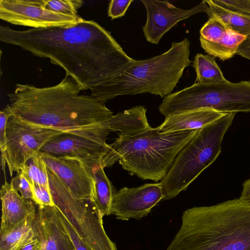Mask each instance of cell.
<instances>
[{
	"label": "cell",
	"instance_id": "cell-11",
	"mask_svg": "<svg viewBox=\"0 0 250 250\" xmlns=\"http://www.w3.org/2000/svg\"><path fill=\"white\" fill-rule=\"evenodd\" d=\"M146 11L143 30L146 41L158 44L163 36L178 22L201 12L209 14V8L203 0L189 9L176 7L167 0H141Z\"/></svg>",
	"mask_w": 250,
	"mask_h": 250
},
{
	"label": "cell",
	"instance_id": "cell-29",
	"mask_svg": "<svg viewBox=\"0 0 250 250\" xmlns=\"http://www.w3.org/2000/svg\"><path fill=\"white\" fill-rule=\"evenodd\" d=\"M57 209L60 218L65 230L72 240L76 250H92V249L79 236L65 216L57 208Z\"/></svg>",
	"mask_w": 250,
	"mask_h": 250
},
{
	"label": "cell",
	"instance_id": "cell-1",
	"mask_svg": "<svg viewBox=\"0 0 250 250\" xmlns=\"http://www.w3.org/2000/svg\"><path fill=\"white\" fill-rule=\"evenodd\" d=\"M0 41L49 59L98 100L105 84L136 61L110 32L83 18L72 25L48 28L18 30L0 25Z\"/></svg>",
	"mask_w": 250,
	"mask_h": 250
},
{
	"label": "cell",
	"instance_id": "cell-28",
	"mask_svg": "<svg viewBox=\"0 0 250 250\" xmlns=\"http://www.w3.org/2000/svg\"><path fill=\"white\" fill-rule=\"evenodd\" d=\"M33 195L32 200L38 206H55L50 189L37 184L30 186Z\"/></svg>",
	"mask_w": 250,
	"mask_h": 250
},
{
	"label": "cell",
	"instance_id": "cell-27",
	"mask_svg": "<svg viewBox=\"0 0 250 250\" xmlns=\"http://www.w3.org/2000/svg\"><path fill=\"white\" fill-rule=\"evenodd\" d=\"M215 5L229 11L250 17V0H211Z\"/></svg>",
	"mask_w": 250,
	"mask_h": 250
},
{
	"label": "cell",
	"instance_id": "cell-24",
	"mask_svg": "<svg viewBox=\"0 0 250 250\" xmlns=\"http://www.w3.org/2000/svg\"><path fill=\"white\" fill-rule=\"evenodd\" d=\"M21 171L30 186L37 184L50 189L47 166L40 153L28 160Z\"/></svg>",
	"mask_w": 250,
	"mask_h": 250
},
{
	"label": "cell",
	"instance_id": "cell-23",
	"mask_svg": "<svg viewBox=\"0 0 250 250\" xmlns=\"http://www.w3.org/2000/svg\"><path fill=\"white\" fill-rule=\"evenodd\" d=\"M192 62L196 73V83H212L226 80L214 57L198 53Z\"/></svg>",
	"mask_w": 250,
	"mask_h": 250
},
{
	"label": "cell",
	"instance_id": "cell-22",
	"mask_svg": "<svg viewBox=\"0 0 250 250\" xmlns=\"http://www.w3.org/2000/svg\"><path fill=\"white\" fill-rule=\"evenodd\" d=\"M246 39V37L229 30L228 34L218 42H200L201 47L206 52L223 61L236 55L238 47Z\"/></svg>",
	"mask_w": 250,
	"mask_h": 250
},
{
	"label": "cell",
	"instance_id": "cell-25",
	"mask_svg": "<svg viewBox=\"0 0 250 250\" xmlns=\"http://www.w3.org/2000/svg\"><path fill=\"white\" fill-rule=\"evenodd\" d=\"M225 25L215 17H209L208 20L200 30V41L216 42L223 39L229 33Z\"/></svg>",
	"mask_w": 250,
	"mask_h": 250
},
{
	"label": "cell",
	"instance_id": "cell-2",
	"mask_svg": "<svg viewBox=\"0 0 250 250\" xmlns=\"http://www.w3.org/2000/svg\"><path fill=\"white\" fill-rule=\"evenodd\" d=\"M82 91L78 82L66 74L53 86L17 84L7 94L8 104L24 121L106 145L113 112L91 95L81 94Z\"/></svg>",
	"mask_w": 250,
	"mask_h": 250
},
{
	"label": "cell",
	"instance_id": "cell-10",
	"mask_svg": "<svg viewBox=\"0 0 250 250\" xmlns=\"http://www.w3.org/2000/svg\"><path fill=\"white\" fill-rule=\"evenodd\" d=\"M0 19L14 25L42 29L72 25L82 18L51 11L43 0H0Z\"/></svg>",
	"mask_w": 250,
	"mask_h": 250
},
{
	"label": "cell",
	"instance_id": "cell-35",
	"mask_svg": "<svg viewBox=\"0 0 250 250\" xmlns=\"http://www.w3.org/2000/svg\"><path fill=\"white\" fill-rule=\"evenodd\" d=\"M240 197L250 202V178L243 183V190Z\"/></svg>",
	"mask_w": 250,
	"mask_h": 250
},
{
	"label": "cell",
	"instance_id": "cell-18",
	"mask_svg": "<svg viewBox=\"0 0 250 250\" xmlns=\"http://www.w3.org/2000/svg\"><path fill=\"white\" fill-rule=\"evenodd\" d=\"M146 109L138 105L113 115L109 121L111 132L119 131L120 134L133 136L151 128L148 124Z\"/></svg>",
	"mask_w": 250,
	"mask_h": 250
},
{
	"label": "cell",
	"instance_id": "cell-31",
	"mask_svg": "<svg viewBox=\"0 0 250 250\" xmlns=\"http://www.w3.org/2000/svg\"><path fill=\"white\" fill-rule=\"evenodd\" d=\"M133 0H111L108 5V16L112 20L124 16Z\"/></svg>",
	"mask_w": 250,
	"mask_h": 250
},
{
	"label": "cell",
	"instance_id": "cell-14",
	"mask_svg": "<svg viewBox=\"0 0 250 250\" xmlns=\"http://www.w3.org/2000/svg\"><path fill=\"white\" fill-rule=\"evenodd\" d=\"M109 148L83 137L62 132L54 136L41 149L40 152L56 157H69L82 161L93 167L101 165Z\"/></svg>",
	"mask_w": 250,
	"mask_h": 250
},
{
	"label": "cell",
	"instance_id": "cell-33",
	"mask_svg": "<svg viewBox=\"0 0 250 250\" xmlns=\"http://www.w3.org/2000/svg\"><path fill=\"white\" fill-rule=\"evenodd\" d=\"M236 54L250 60V39H246L239 45Z\"/></svg>",
	"mask_w": 250,
	"mask_h": 250
},
{
	"label": "cell",
	"instance_id": "cell-19",
	"mask_svg": "<svg viewBox=\"0 0 250 250\" xmlns=\"http://www.w3.org/2000/svg\"><path fill=\"white\" fill-rule=\"evenodd\" d=\"M36 213L35 208L16 228L0 235V250H17L36 237L34 228Z\"/></svg>",
	"mask_w": 250,
	"mask_h": 250
},
{
	"label": "cell",
	"instance_id": "cell-15",
	"mask_svg": "<svg viewBox=\"0 0 250 250\" xmlns=\"http://www.w3.org/2000/svg\"><path fill=\"white\" fill-rule=\"evenodd\" d=\"M34 228L42 250H76L55 206H38Z\"/></svg>",
	"mask_w": 250,
	"mask_h": 250
},
{
	"label": "cell",
	"instance_id": "cell-7",
	"mask_svg": "<svg viewBox=\"0 0 250 250\" xmlns=\"http://www.w3.org/2000/svg\"><path fill=\"white\" fill-rule=\"evenodd\" d=\"M208 108L229 113L250 112V81L195 83L163 98L158 109L166 117Z\"/></svg>",
	"mask_w": 250,
	"mask_h": 250
},
{
	"label": "cell",
	"instance_id": "cell-20",
	"mask_svg": "<svg viewBox=\"0 0 250 250\" xmlns=\"http://www.w3.org/2000/svg\"><path fill=\"white\" fill-rule=\"evenodd\" d=\"M93 171L95 180L93 201L103 217L110 214L112 199L116 190L101 165L94 167Z\"/></svg>",
	"mask_w": 250,
	"mask_h": 250
},
{
	"label": "cell",
	"instance_id": "cell-30",
	"mask_svg": "<svg viewBox=\"0 0 250 250\" xmlns=\"http://www.w3.org/2000/svg\"><path fill=\"white\" fill-rule=\"evenodd\" d=\"M10 184L21 197L26 200L33 199V195L30 184L21 171L17 172V175L13 178Z\"/></svg>",
	"mask_w": 250,
	"mask_h": 250
},
{
	"label": "cell",
	"instance_id": "cell-8",
	"mask_svg": "<svg viewBox=\"0 0 250 250\" xmlns=\"http://www.w3.org/2000/svg\"><path fill=\"white\" fill-rule=\"evenodd\" d=\"M47 172L55 206L79 236L92 250H117L104 230L103 216L94 202L76 197L55 173L48 168Z\"/></svg>",
	"mask_w": 250,
	"mask_h": 250
},
{
	"label": "cell",
	"instance_id": "cell-9",
	"mask_svg": "<svg viewBox=\"0 0 250 250\" xmlns=\"http://www.w3.org/2000/svg\"><path fill=\"white\" fill-rule=\"evenodd\" d=\"M11 113L6 126L5 150L1 153L2 169L5 171L6 164L11 176L14 172L20 171L28 160L38 155L54 136L62 132L29 123Z\"/></svg>",
	"mask_w": 250,
	"mask_h": 250
},
{
	"label": "cell",
	"instance_id": "cell-3",
	"mask_svg": "<svg viewBox=\"0 0 250 250\" xmlns=\"http://www.w3.org/2000/svg\"><path fill=\"white\" fill-rule=\"evenodd\" d=\"M166 250H250V202L241 198L186 210Z\"/></svg>",
	"mask_w": 250,
	"mask_h": 250
},
{
	"label": "cell",
	"instance_id": "cell-26",
	"mask_svg": "<svg viewBox=\"0 0 250 250\" xmlns=\"http://www.w3.org/2000/svg\"><path fill=\"white\" fill-rule=\"evenodd\" d=\"M45 7L54 12L76 16L83 1L80 0H43Z\"/></svg>",
	"mask_w": 250,
	"mask_h": 250
},
{
	"label": "cell",
	"instance_id": "cell-21",
	"mask_svg": "<svg viewBox=\"0 0 250 250\" xmlns=\"http://www.w3.org/2000/svg\"><path fill=\"white\" fill-rule=\"evenodd\" d=\"M209 8V17L219 19L227 28L250 39V17L225 10L214 4L211 0H205Z\"/></svg>",
	"mask_w": 250,
	"mask_h": 250
},
{
	"label": "cell",
	"instance_id": "cell-4",
	"mask_svg": "<svg viewBox=\"0 0 250 250\" xmlns=\"http://www.w3.org/2000/svg\"><path fill=\"white\" fill-rule=\"evenodd\" d=\"M199 129L163 133L156 127L133 136L119 134L108 144L101 165L109 167L118 162L131 175L157 182L165 177L176 157Z\"/></svg>",
	"mask_w": 250,
	"mask_h": 250
},
{
	"label": "cell",
	"instance_id": "cell-32",
	"mask_svg": "<svg viewBox=\"0 0 250 250\" xmlns=\"http://www.w3.org/2000/svg\"><path fill=\"white\" fill-rule=\"evenodd\" d=\"M11 111L8 105L0 112V152L5 151L6 145V126Z\"/></svg>",
	"mask_w": 250,
	"mask_h": 250
},
{
	"label": "cell",
	"instance_id": "cell-6",
	"mask_svg": "<svg viewBox=\"0 0 250 250\" xmlns=\"http://www.w3.org/2000/svg\"><path fill=\"white\" fill-rule=\"evenodd\" d=\"M236 113H229L200 129L176 157L161 181L164 200L171 199L188 186L220 155L223 138Z\"/></svg>",
	"mask_w": 250,
	"mask_h": 250
},
{
	"label": "cell",
	"instance_id": "cell-16",
	"mask_svg": "<svg viewBox=\"0 0 250 250\" xmlns=\"http://www.w3.org/2000/svg\"><path fill=\"white\" fill-rule=\"evenodd\" d=\"M0 196L1 201V235L19 225L35 207L33 200L23 198L6 179L0 190Z\"/></svg>",
	"mask_w": 250,
	"mask_h": 250
},
{
	"label": "cell",
	"instance_id": "cell-13",
	"mask_svg": "<svg viewBox=\"0 0 250 250\" xmlns=\"http://www.w3.org/2000/svg\"><path fill=\"white\" fill-rule=\"evenodd\" d=\"M40 153L47 168L55 173L76 197L93 201L95 194L93 167L86 165L77 158Z\"/></svg>",
	"mask_w": 250,
	"mask_h": 250
},
{
	"label": "cell",
	"instance_id": "cell-5",
	"mask_svg": "<svg viewBox=\"0 0 250 250\" xmlns=\"http://www.w3.org/2000/svg\"><path fill=\"white\" fill-rule=\"evenodd\" d=\"M190 42L185 38L173 42L166 52L144 60H136L120 76L105 84L99 100L104 104L122 95L150 93L162 98L170 94L192 61Z\"/></svg>",
	"mask_w": 250,
	"mask_h": 250
},
{
	"label": "cell",
	"instance_id": "cell-17",
	"mask_svg": "<svg viewBox=\"0 0 250 250\" xmlns=\"http://www.w3.org/2000/svg\"><path fill=\"white\" fill-rule=\"evenodd\" d=\"M228 113L204 108L170 115L157 127L163 133L201 129Z\"/></svg>",
	"mask_w": 250,
	"mask_h": 250
},
{
	"label": "cell",
	"instance_id": "cell-12",
	"mask_svg": "<svg viewBox=\"0 0 250 250\" xmlns=\"http://www.w3.org/2000/svg\"><path fill=\"white\" fill-rule=\"evenodd\" d=\"M164 199L161 183L145 184L135 187H124L116 191L112 199L110 214L117 219H140Z\"/></svg>",
	"mask_w": 250,
	"mask_h": 250
},
{
	"label": "cell",
	"instance_id": "cell-34",
	"mask_svg": "<svg viewBox=\"0 0 250 250\" xmlns=\"http://www.w3.org/2000/svg\"><path fill=\"white\" fill-rule=\"evenodd\" d=\"M17 250H42V245L40 241L35 238L31 241L27 243Z\"/></svg>",
	"mask_w": 250,
	"mask_h": 250
}]
</instances>
